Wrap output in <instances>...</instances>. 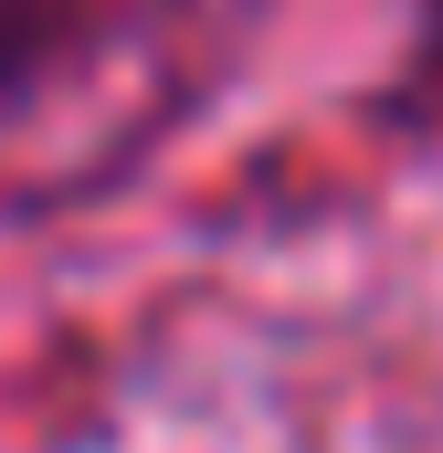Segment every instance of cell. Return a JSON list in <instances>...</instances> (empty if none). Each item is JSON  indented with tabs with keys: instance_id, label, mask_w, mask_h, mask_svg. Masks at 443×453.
Returning a JSON list of instances; mask_svg holds the SVG:
<instances>
[{
	"instance_id": "2",
	"label": "cell",
	"mask_w": 443,
	"mask_h": 453,
	"mask_svg": "<svg viewBox=\"0 0 443 453\" xmlns=\"http://www.w3.org/2000/svg\"><path fill=\"white\" fill-rule=\"evenodd\" d=\"M423 11H433V42H443V0H423Z\"/></svg>"
},
{
	"instance_id": "1",
	"label": "cell",
	"mask_w": 443,
	"mask_h": 453,
	"mask_svg": "<svg viewBox=\"0 0 443 453\" xmlns=\"http://www.w3.org/2000/svg\"><path fill=\"white\" fill-rule=\"evenodd\" d=\"M53 32H64V0H0V116L32 96V74H43Z\"/></svg>"
}]
</instances>
